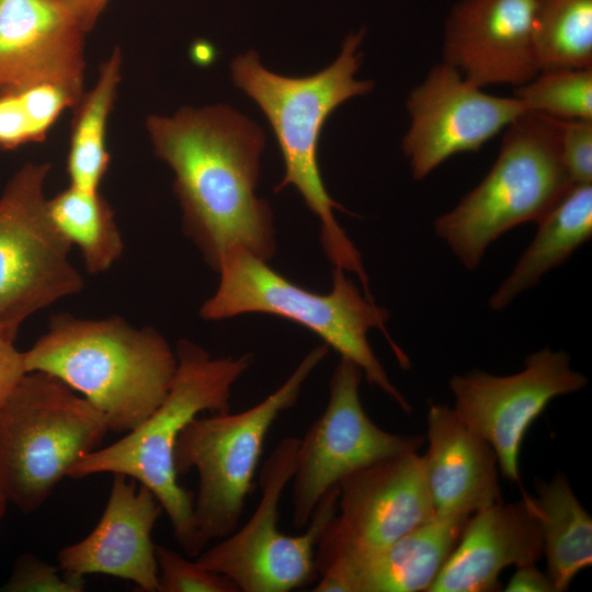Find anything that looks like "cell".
Instances as JSON below:
<instances>
[{"instance_id":"ffe728a7","label":"cell","mask_w":592,"mask_h":592,"mask_svg":"<svg viewBox=\"0 0 592 592\" xmlns=\"http://www.w3.org/2000/svg\"><path fill=\"white\" fill-rule=\"evenodd\" d=\"M469 516H435L372 553L330 565L315 592H428Z\"/></svg>"},{"instance_id":"484cf974","label":"cell","mask_w":592,"mask_h":592,"mask_svg":"<svg viewBox=\"0 0 592 592\" xmlns=\"http://www.w3.org/2000/svg\"><path fill=\"white\" fill-rule=\"evenodd\" d=\"M82 94L57 83H36L0 92V149L39 143Z\"/></svg>"},{"instance_id":"5bb4252c","label":"cell","mask_w":592,"mask_h":592,"mask_svg":"<svg viewBox=\"0 0 592 592\" xmlns=\"http://www.w3.org/2000/svg\"><path fill=\"white\" fill-rule=\"evenodd\" d=\"M406 107L401 148L418 181L456 155L479 151L526 113L515 96L489 94L443 61L412 88Z\"/></svg>"},{"instance_id":"7402d4cb","label":"cell","mask_w":592,"mask_h":592,"mask_svg":"<svg viewBox=\"0 0 592 592\" xmlns=\"http://www.w3.org/2000/svg\"><path fill=\"white\" fill-rule=\"evenodd\" d=\"M527 498L542 533L546 573L556 592L567 591L576 576L592 565V517L560 473L539 481L536 494Z\"/></svg>"},{"instance_id":"ba28073f","label":"cell","mask_w":592,"mask_h":592,"mask_svg":"<svg viewBox=\"0 0 592 592\" xmlns=\"http://www.w3.org/2000/svg\"><path fill=\"white\" fill-rule=\"evenodd\" d=\"M104 415L61 380L26 373L0 403V470L9 502L37 510L70 468L99 448Z\"/></svg>"},{"instance_id":"1f68e13d","label":"cell","mask_w":592,"mask_h":592,"mask_svg":"<svg viewBox=\"0 0 592 592\" xmlns=\"http://www.w3.org/2000/svg\"><path fill=\"white\" fill-rule=\"evenodd\" d=\"M504 591L506 592H556L547 573L542 572L535 563L516 567Z\"/></svg>"},{"instance_id":"7a4b0ae2","label":"cell","mask_w":592,"mask_h":592,"mask_svg":"<svg viewBox=\"0 0 592 592\" xmlns=\"http://www.w3.org/2000/svg\"><path fill=\"white\" fill-rule=\"evenodd\" d=\"M364 34V30L351 33L338 58L307 77L274 73L261 65L254 50L232 60L231 77L235 86L257 102L275 134L285 172L274 191L296 187L320 221L321 246L333 267L355 274L363 292L371 296L361 254L333 214L344 209L327 192L318 163L319 137L328 117L342 103L369 93L374 87L371 80L355 79Z\"/></svg>"},{"instance_id":"52a82bcc","label":"cell","mask_w":592,"mask_h":592,"mask_svg":"<svg viewBox=\"0 0 592 592\" xmlns=\"http://www.w3.org/2000/svg\"><path fill=\"white\" fill-rule=\"evenodd\" d=\"M328 351L325 343L310 350L278 388L249 409L197 415L181 432L174 467L178 476L190 470L198 476L193 520L202 550L240 525L272 425L296 405L305 382Z\"/></svg>"},{"instance_id":"f546056e","label":"cell","mask_w":592,"mask_h":592,"mask_svg":"<svg viewBox=\"0 0 592 592\" xmlns=\"http://www.w3.org/2000/svg\"><path fill=\"white\" fill-rule=\"evenodd\" d=\"M560 155L573 184H592V121L560 119Z\"/></svg>"},{"instance_id":"5b68a950","label":"cell","mask_w":592,"mask_h":592,"mask_svg":"<svg viewBox=\"0 0 592 592\" xmlns=\"http://www.w3.org/2000/svg\"><path fill=\"white\" fill-rule=\"evenodd\" d=\"M217 272L218 287L200 309L203 319L218 321L263 314L297 323L317 334L340 357L354 363L368 384L382 390L405 412L412 411L367 338L371 329H379L399 365L410 367L409 357L387 331L389 312L360 291L344 270L333 267L331 291L318 294L281 275L267 261L236 247L224 254Z\"/></svg>"},{"instance_id":"d6986e66","label":"cell","mask_w":592,"mask_h":592,"mask_svg":"<svg viewBox=\"0 0 592 592\" xmlns=\"http://www.w3.org/2000/svg\"><path fill=\"white\" fill-rule=\"evenodd\" d=\"M426 439L422 463L435 516H470L502 502L496 452L453 407L430 406Z\"/></svg>"},{"instance_id":"4dcf8cb0","label":"cell","mask_w":592,"mask_h":592,"mask_svg":"<svg viewBox=\"0 0 592 592\" xmlns=\"http://www.w3.org/2000/svg\"><path fill=\"white\" fill-rule=\"evenodd\" d=\"M25 374L23 352L14 346V342L0 337V403Z\"/></svg>"},{"instance_id":"836d02e7","label":"cell","mask_w":592,"mask_h":592,"mask_svg":"<svg viewBox=\"0 0 592 592\" xmlns=\"http://www.w3.org/2000/svg\"><path fill=\"white\" fill-rule=\"evenodd\" d=\"M8 502H9V498H8L5 485L2 478V474L0 470V521L2 520L4 515Z\"/></svg>"},{"instance_id":"30bf717a","label":"cell","mask_w":592,"mask_h":592,"mask_svg":"<svg viewBox=\"0 0 592 592\" xmlns=\"http://www.w3.org/2000/svg\"><path fill=\"white\" fill-rule=\"evenodd\" d=\"M49 171L48 162H27L0 195V337L11 342L29 317L84 287L48 213Z\"/></svg>"},{"instance_id":"ac0fdd59","label":"cell","mask_w":592,"mask_h":592,"mask_svg":"<svg viewBox=\"0 0 592 592\" xmlns=\"http://www.w3.org/2000/svg\"><path fill=\"white\" fill-rule=\"evenodd\" d=\"M543 539L527 493L471 514L460 537L428 592L499 591L500 573L509 566L535 563Z\"/></svg>"},{"instance_id":"e575fe53","label":"cell","mask_w":592,"mask_h":592,"mask_svg":"<svg viewBox=\"0 0 592 592\" xmlns=\"http://www.w3.org/2000/svg\"><path fill=\"white\" fill-rule=\"evenodd\" d=\"M105 1H106V3H107L110 0H105Z\"/></svg>"},{"instance_id":"9a60e30c","label":"cell","mask_w":592,"mask_h":592,"mask_svg":"<svg viewBox=\"0 0 592 592\" xmlns=\"http://www.w3.org/2000/svg\"><path fill=\"white\" fill-rule=\"evenodd\" d=\"M537 0H458L444 26L443 62L471 83L525 84L539 71L534 44Z\"/></svg>"},{"instance_id":"d4e9b609","label":"cell","mask_w":592,"mask_h":592,"mask_svg":"<svg viewBox=\"0 0 592 592\" xmlns=\"http://www.w3.org/2000/svg\"><path fill=\"white\" fill-rule=\"evenodd\" d=\"M534 44L540 70L592 68V0H537Z\"/></svg>"},{"instance_id":"6da1fadb","label":"cell","mask_w":592,"mask_h":592,"mask_svg":"<svg viewBox=\"0 0 592 592\" xmlns=\"http://www.w3.org/2000/svg\"><path fill=\"white\" fill-rule=\"evenodd\" d=\"M155 155L173 171L185 235L217 272L224 254L243 248L270 261L276 252L270 204L255 194L263 130L223 104L151 115Z\"/></svg>"},{"instance_id":"7c38bea8","label":"cell","mask_w":592,"mask_h":592,"mask_svg":"<svg viewBox=\"0 0 592 592\" xmlns=\"http://www.w3.org/2000/svg\"><path fill=\"white\" fill-rule=\"evenodd\" d=\"M587 385V376L571 367L570 356L549 348L528 355L515 374L474 369L448 382L457 415L491 445L501 475L520 487V454L531 425L555 398Z\"/></svg>"},{"instance_id":"f1b7e54d","label":"cell","mask_w":592,"mask_h":592,"mask_svg":"<svg viewBox=\"0 0 592 592\" xmlns=\"http://www.w3.org/2000/svg\"><path fill=\"white\" fill-rule=\"evenodd\" d=\"M84 577L65 572L32 554H23L16 560L2 592H82Z\"/></svg>"},{"instance_id":"9c48e42d","label":"cell","mask_w":592,"mask_h":592,"mask_svg":"<svg viewBox=\"0 0 592 592\" xmlns=\"http://www.w3.org/2000/svg\"><path fill=\"white\" fill-rule=\"evenodd\" d=\"M299 439L285 437L261 467V496L251 516L230 535L205 548L196 561L228 577L240 592H289L316 582V548L337 513L339 489L317 505L305 533L288 535L278 528L280 503L291 483Z\"/></svg>"},{"instance_id":"8fae6325","label":"cell","mask_w":592,"mask_h":592,"mask_svg":"<svg viewBox=\"0 0 592 592\" xmlns=\"http://www.w3.org/2000/svg\"><path fill=\"white\" fill-rule=\"evenodd\" d=\"M362 377L354 363L341 357L325 411L299 439L291 481L297 530L306 527L322 498L345 477L423 444L422 436L391 433L373 422L361 401Z\"/></svg>"},{"instance_id":"e0dca14e","label":"cell","mask_w":592,"mask_h":592,"mask_svg":"<svg viewBox=\"0 0 592 592\" xmlns=\"http://www.w3.org/2000/svg\"><path fill=\"white\" fill-rule=\"evenodd\" d=\"M163 509L145 486L113 475L107 503L83 539L57 554L65 572L86 577L101 573L132 581L140 591L158 592V566L151 533Z\"/></svg>"},{"instance_id":"cb8c5ba5","label":"cell","mask_w":592,"mask_h":592,"mask_svg":"<svg viewBox=\"0 0 592 592\" xmlns=\"http://www.w3.org/2000/svg\"><path fill=\"white\" fill-rule=\"evenodd\" d=\"M48 213L62 236L81 254L87 272L107 271L123 253L114 212L100 191L69 185L47 200Z\"/></svg>"},{"instance_id":"44dd1931","label":"cell","mask_w":592,"mask_h":592,"mask_svg":"<svg viewBox=\"0 0 592 592\" xmlns=\"http://www.w3.org/2000/svg\"><path fill=\"white\" fill-rule=\"evenodd\" d=\"M537 224L534 239L491 295V309L508 307L592 237V184H573Z\"/></svg>"},{"instance_id":"2e32d148","label":"cell","mask_w":592,"mask_h":592,"mask_svg":"<svg viewBox=\"0 0 592 592\" xmlns=\"http://www.w3.org/2000/svg\"><path fill=\"white\" fill-rule=\"evenodd\" d=\"M87 33L56 0H0V92L48 82L83 94Z\"/></svg>"},{"instance_id":"3957f363","label":"cell","mask_w":592,"mask_h":592,"mask_svg":"<svg viewBox=\"0 0 592 592\" xmlns=\"http://www.w3.org/2000/svg\"><path fill=\"white\" fill-rule=\"evenodd\" d=\"M23 360L26 373L61 380L104 415L109 431L118 433L136 428L162 402L177 368L175 351L159 331L117 316L57 315Z\"/></svg>"},{"instance_id":"8992f818","label":"cell","mask_w":592,"mask_h":592,"mask_svg":"<svg viewBox=\"0 0 592 592\" xmlns=\"http://www.w3.org/2000/svg\"><path fill=\"white\" fill-rule=\"evenodd\" d=\"M560 119L524 113L502 133L483 179L434 221L435 235L469 271L504 232L538 223L571 189L560 155Z\"/></svg>"},{"instance_id":"4316f807","label":"cell","mask_w":592,"mask_h":592,"mask_svg":"<svg viewBox=\"0 0 592 592\" xmlns=\"http://www.w3.org/2000/svg\"><path fill=\"white\" fill-rule=\"evenodd\" d=\"M525 112L561 121H592V68H546L514 94Z\"/></svg>"},{"instance_id":"4fadbf2b","label":"cell","mask_w":592,"mask_h":592,"mask_svg":"<svg viewBox=\"0 0 592 592\" xmlns=\"http://www.w3.org/2000/svg\"><path fill=\"white\" fill-rule=\"evenodd\" d=\"M338 489L337 513L316 548L318 576L332 563L377 550L435 517L418 451L358 469Z\"/></svg>"},{"instance_id":"d6a6232c","label":"cell","mask_w":592,"mask_h":592,"mask_svg":"<svg viewBox=\"0 0 592 592\" xmlns=\"http://www.w3.org/2000/svg\"><path fill=\"white\" fill-rule=\"evenodd\" d=\"M70 11L90 32L107 4L105 0H56Z\"/></svg>"},{"instance_id":"277c9868","label":"cell","mask_w":592,"mask_h":592,"mask_svg":"<svg viewBox=\"0 0 592 592\" xmlns=\"http://www.w3.org/2000/svg\"><path fill=\"white\" fill-rule=\"evenodd\" d=\"M174 351L177 368L162 402L125 436L87 454L68 477L122 474L147 487L168 515L183 551L196 558L203 550L194 530L195 493L178 481L174 447L183 429L201 412L230 411L232 387L250 368L253 356L213 357L189 340H180Z\"/></svg>"},{"instance_id":"603a6c76","label":"cell","mask_w":592,"mask_h":592,"mask_svg":"<svg viewBox=\"0 0 592 592\" xmlns=\"http://www.w3.org/2000/svg\"><path fill=\"white\" fill-rule=\"evenodd\" d=\"M122 68V50L116 47L101 64L94 86L75 105L66 166L69 185L99 191L109 170L111 157L106 129L117 98Z\"/></svg>"},{"instance_id":"83f0119b","label":"cell","mask_w":592,"mask_h":592,"mask_svg":"<svg viewBox=\"0 0 592 592\" xmlns=\"http://www.w3.org/2000/svg\"><path fill=\"white\" fill-rule=\"evenodd\" d=\"M158 592H240L232 580L166 546H155Z\"/></svg>"}]
</instances>
